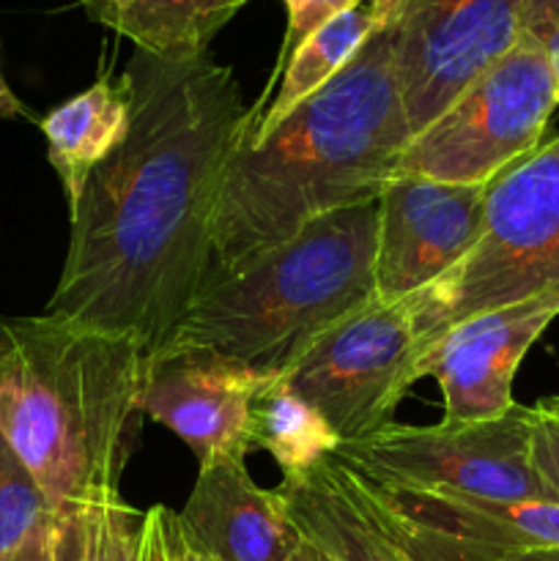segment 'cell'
I'll return each mask as SVG.
<instances>
[{"instance_id": "1", "label": "cell", "mask_w": 559, "mask_h": 561, "mask_svg": "<svg viewBox=\"0 0 559 561\" xmlns=\"http://www.w3.org/2000/svg\"><path fill=\"white\" fill-rule=\"evenodd\" d=\"M126 140L88 179L49 316L137 340L173 343L214 263V214L230 153L250 121L233 69L208 55L135 49Z\"/></svg>"}, {"instance_id": "2", "label": "cell", "mask_w": 559, "mask_h": 561, "mask_svg": "<svg viewBox=\"0 0 559 561\" xmlns=\"http://www.w3.org/2000/svg\"><path fill=\"white\" fill-rule=\"evenodd\" d=\"M409 142L389 22L266 140L230 153L208 279L241 272L327 214L378 201Z\"/></svg>"}, {"instance_id": "3", "label": "cell", "mask_w": 559, "mask_h": 561, "mask_svg": "<svg viewBox=\"0 0 559 561\" xmlns=\"http://www.w3.org/2000/svg\"><path fill=\"white\" fill-rule=\"evenodd\" d=\"M146 351L49 316L0 318V433L53 507L121 493L140 433Z\"/></svg>"}, {"instance_id": "4", "label": "cell", "mask_w": 559, "mask_h": 561, "mask_svg": "<svg viewBox=\"0 0 559 561\" xmlns=\"http://www.w3.org/2000/svg\"><path fill=\"white\" fill-rule=\"evenodd\" d=\"M376 241L378 201L316 219L241 272L208 279L170 345L288 373L318 334L378 299Z\"/></svg>"}, {"instance_id": "5", "label": "cell", "mask_w": 559, "mask_h": 561, "mask_svg": "<svg viewBox=\"0 0 559 561\" xmlns=\"http://www.w3.org/2000/svg\"><path fill=\"white\" fill-rule=\"evenodd\" d=\"M559 294V135L486 186L469 255L409 296L422 354L460 321Z\"/></svg>"}, {"instance_id": "6", "label": "cell", "mask_w": 559, "mask_h": 561, "mask_svg": "<svg viewBox=\"0 0 559 561\" xmlns=\"http://www.w3.org/2000/svg\"><path fill=\"white\" fill-rule=\"evenodd\" d=\"M557 107L548 49L521 31L491 69L411 137L395 173L444 184H491L543 146Z\"/></svg>"}, {"instance_id": "7", "label": "cell", "mask_w": 559, "mask_h": 561, "mask_svg": "<svg viewBox=\"0 0 559 561\" xmlns=\"http://www.w3.org/2000/svg\"><path fill=\"white\" fill-rule=\"evenodd\" d=\"M529 405L482 422L392 425L334 455L376 488L455 493L493 502H557L532 466Z\"/></svg>"}, {"instance_id": "8", "label": "cell", "mask_w": 559, "mask_h": 561, "mask_svg": "<svg viewBox=\"0 0 559 561\" xmlns=\"http://www.w3.org/2000/svg\"><path fill=\"white\" fill-rule=\"evenodd\" d=\"M420 356L411 301L373 299L318 334L283 376L343 442H356L392 425L395 411L417 383Z\"/></svg>"}, {"instance_id": "9", "label": "cell", "mask_w": 559, "mask_h": 561, "mask_svg": "<svg viewBox=\"0 0 559 561\" xmlns=\"http://www.w3.org/2000/svg\"><path fill=\"white\" fill-rule=\"evenodd\" d=\"M526 0H409L395 27V69L411 137L491 69L521 36Z\"/></svg>"}, {"instance_id": "10", "label": "cell", "mask_w": 559, "mask_h": 561, "mask_svg": "<svg viewBox=\"0 0 559 561\" xmlns=\"http://www.w3.org/2000/svg\"><path fill=\"white\" fill-rule=\"evenodd\" d=\"M486 186L406 173L387 181L378 195V299H409L469 255L482 230Z\"/></svg>"}, {"instance_id": "11", "label": "cell", "mask_w": 559, "mask_h": 561, "mask_svg": "<svg viewBox=\"0 0 559 561\" xmlns=\"http://www.w3.org/2000/svg\"><path fill=\"white\" fill-rule=\"evenodd\" d=\"M266 373L217 351L170 345L146 359L142 416L168 427L190 447L197 466L247 458V420Z\"/></svg>"}, {"instance_id": "12", "label": "cell", "mask_w": 559, "mask_h": 561, "mask_svg": "<svg viewBox=\"0 0 559 561\" xmlns=\"http://www.w3.org/2000/svg\"><path fill=\"white\" fill-rule=\"evenodd\" d=\"M559 318V294L460 321L438 334L417 362L414 378H433L442 389V422H482L515 405L513 381L521 362Z\"/></svg>"}, {"instance_id": "13", "label": "cell", "mask_w": 559, "mask_h": 561, "mask_svg": "<svg viewBox=\"0 0 559 561\" xmlns=\"http://www.w3.org/2000/svg\"><path fill=\"white\" fill-rule=\"evenodd\" d=\"M373 491L422 561H504L526 551H559V502Z\"/></svg>"}, {"instance_id": "14", "label": "cell", "mask_w": 559, "mask_h": 561, "mask_svg": "<svg viewBox=\"0 0 559 561\" xmlns=\"http://www.w3.org/2000/svg\"><path fill=\"white\" fill-rule=\"evenodd\" d=\"M290 524L327 561H422L370 482L332 455L274 488Z\"/></svg>"}, {"instance_id": "15", "label": "cell", "mask_w": 559, "mask_h": 561, "mask_svg": "<svg viewBox=\"0 0 559 561\" xmlns=\"http://www.w3.org/2000/svg\"><path fill=\"white\" fill-rule=\"evenodd\" d=\"M179 526L208 561H285L301 546L277 491L258 485L244 458L197 466Z\"/></svg>"}, {"instance_id": "16", "label": "cell", "mask_w": 559, "mask_h": 561, "mask_svg": "<svg viewBox=\"0 0 559 561\" xmlns=\"http://www.w3.org/2000/svg\"><path fill=\"white\" fill-rule=\"evenodd\" d=\"M132 124V91L121 77H99L93 85L49 110L42 121L47 159L64 190L69 214L80 203L93 170L115 153L126 140Z\"/></svg>"}, {"instance_id": "17", "label": "cell", "mask_w": 559, "mask_h": 561, "mask_svg": "<svg viewBox=\"0 0 559 561\" xmlns=\"http://www.w3.org/2000/svg\"><path fill=\"white\" fill-rule=\"evenodd\" d=\"M250 0H80L85 14L135 49L159 58H197Z\"/></svg>"}, {"instance_id": "18", "label": "cell", "mask_w": 559, "mask_h": 561, "mask_svg": "<svg viewBox=\"0 0 559 561\" xmlns=\"http://www.w3.org/2000/svg\"><path fill=\"white\" fill-rule=\"evenodd\" d=\"M376 27L381 25L376 22V14L365 0L356 9L334 16L321 31L312 33L288 58L272 102L255 124L247 126L244 135H241V146H258L261 140H266L285 115L294 113L305 99L321 91L329 80H334L351 64V58L376 33Z\"/></svg>"}, {"instance_id": "19", "label": "cell", "mask_w": 559, "mask_h": 561, "mask_svg": "<svg viewBox=\"0 0 559 561\" xmlns=\"http://www.w3.org/2000/svg\"><path fill=\"white\" fill-rule=\"evenodd\" d=\"M247 444L250 449L266 453L280 466L283 477H288L312 469L323 458H332L343 438L280 373L269 376L252 398Z\"/></svg>"}, {"instance_id": "20", "label": "cell", "mask_w": 559, "mask_h": 561, "mask_svg": "<svg viewBox=\"0 0 559 561\" xmlns=\"http://www.w3.org/2000/svg\"><path fill=\"white\" fill-rule=\"evenodd\" d=\"M55 520V507L0 433V561Z\"/></svg>"}, {"instance_id": "21", "label": "cell", "mask_w": 559, "mask_h": 561, "mask_svg": "<svg viewBox=\"0 0 559 561\" xmlns=\"http://www.w3.org/2000/svg\"><path fill=\"white\" fill-rule=\"evenodd\" d=\"M142 515L124 502L121 493H107L80 504L82 561H137L140 559Z\"/></svg>"}, {"instance_id": "22", "label": "cell", "mask_w": 559, "mask_h": 561, "mask_svg": "<svg viewBox=\"0 0 559 561\" xmlns=\"http://www.w3.org/2000/svg\"><path fill=\"white\" fill-rule=\"evenodd\" d=\"M283 3H285V11H288V25H285V36L283 42H280L277 58H274L266 88H263L258 102L250 107V121H247V126L255 124V121L261 118L263 110L269 107V102H272L274 91H277V82L280 77H283V69L285 64H288L290 55H294L296 49L312 36V33L321 31L323 25H329L334 16L356 9V5L365 3V0H283Z\"/></svg>"}, {"instance_id": "23", "label": "cell", "mask_w": 559, "mask_h": 561, "mask_svg": "<svg viewBox=\"0 0 559 561\" xmlns=\"http://www.w3.org/2000/svg\"><path fill=\"white\" fill-rule=\"evenodd\" d=\"M532 466L559 502V416L548 414L543 405H532Z\"/></svg>"}, {"instance_id": "24", "label": "cell", "mask_w": 559, "mask_h": 561, "mask_svg": "<svg viewBox=\"0 0 559 561\" xmlns=\"http://www.w3.org/2000/svg\"><path fill=\"white\" fill-rule=\"evenodd\" d=\"M173 529L175 513L164 504H157V507L142 515V553H146V561H170Z\"/></svg>"}, {"instance_id": "25", "label": "cell", "mask_w": 559, "mask_h": 561, "mask_svg": "<svg viewBox=\"0 0 559 561\" xmlns=\"http://www.w3.org/2000/svg\"><path fill=\"white\" fill-rule=\"evenodd\" d=\"M53 561H82V526L77 504H64L55 510Z\"/></svg>"}, {"instance_id": "26", "label": "cell", "mask_w": 559, "mask_h": 561, "mask_svg": "<svg viewBox=\"0 0 559 561\" xmlns=\"http://www.w3.org/2000/svg\"><path fill=\"white\" fill-rule=\"evenodd\" d=\"M521 31L537 38L548 53L559 47V0H526Z\"/></svg>"}, {"instance_id": "27", "label": "cell", "mask_w": 559, "mask_h": 561, "mask_svg": "<svg viewBox=\"0 0 559 561\" xmlns=\"http://www.w3.org/2000/svg\"><path fill=\"white\" fill-rule=\"evenodd\" d=\"M5 561H53V524L36 531L20 551L11 553Z\"/></svg>"}, {"instance_id": "28", "label": "cell", "mask_w": 559, "mask_h": 561, "mask_svg": "<svg viewBox=\"0 0 559 561\" xmlns=\"http://www.w3.org/2000/svg\"><path fill=\"white\" fill-rule=\"evenodd\" d=\"M0 118H31V110L16 99V93L5 82L3 71H0Z\"/></svg>"}, {"instance_id": "29", "label": "cell", "mask_w": 559, "mask_h": 561, "mask_svg": "<svg viewBox=\"0 0 559 561\" xmlns=\"http://www.w3.org/2000/svg\"><path fill=\"white\" fill-rule=\"evenodd\" d=\"M367 3H370L373 14H376L378 25H389V22L398 20L409 0H367Z\"/></svg>"}, {"instance_id": "30", "label": "cell", "mask_w": 559, "mask_h": 561, "mask_svg": "<svg viewBox=\"0 0 559 561\" xmlns=\"http://www.w3.org/2000/svg\"><path fill=\"white\" fill-rule=\"evenodd\" d=\"M170 561H203L192 551L190 542L184 540L181 535V526H179V513H175V529H173V542H170Z\"/></svg>"}, {"instance_id": "31", "label": "cell", "mask_w": 559, "mask_h": 561, "mask_svg": "<svg viewBox=\"0 0 559 561\" xmlns=\"http://www.w3.org/2000/svg\"><path fill=\"white\" fill-rule=\"evenodd\" d=\"M504 561H559V551L557 548H548V551H526V553H515V557Z\"/></svg>"}, {"instance_id": "32", "label": "cell", "mask_w": 559, "mask_h": 561, "mask_svg": "<svg viewBox=\"0 0 559 561\" xmlns=\"http://www.w3.org/2000/svg\"><path fill=\"white\" fill-rule=\"evenodd\" d=\"M285 561H327V557H321V553H318L316 548L310 546V542L301 540V546L296 548V551L290 553V557L285 559Z\"/></svg>"}, {"instance_id": "33", "label": "cell", "mask_w": 559, "mask_h": 561, "mask_svg": "<svg viewBox=\"0 0 559 561\" xmlns=\"http://www.w3.org/2000/svg\"><path fill=\"white\" fill-rule=\"evenodd\" d=\"M548 58H551V75H554V88H557V102H559V47H554L551 53H548Z\"/></svg>"}, {"instance_id": "34", "label": "cell", "mask_w": 559, "mask_h": 561, "mask_svg": "<svg viewBox=\"0 0 559 561\" xmlns=\"http://www.w3.org/2000/svg\"><path fill=\"white\" fill-rule=\"evenodd\" d=\"M537 405H543V409H546L548 414L559 416V394H557V398H546V400H540V403H537Z\"/></svg>"}, {"instance_id": "35", "label": "cell", "mask_w": 559, "mask_h": 561, "mask_svg": "<svg viewBox=\"0 0 559 561\" xmlns=\"http://www.w3.org/2000/svg\"><path fill=\"white\" fill-rule=\"evenodd\" d=\"M137 561H146V553H142V537H140V559Z\"/></svg>"}, {"instance_id": "36", "label": "cell", "mask_w": 559, "mask_h": 561, "mask_svg": "<svg viewBox=\"0 0 559 561\" xmlns=\"http://www.w3.org/2000/svg\"><path fill=\"white\" fill-rule=\"evenodd\" d=\"M184 540H186V537H184ZM192 551H195V548H192ZM197 553V551H195ZM197 557H201V553H197ZM203 559V557H201ZM203 561H208V559H203Z\"/></svg>"}]
</instances>
